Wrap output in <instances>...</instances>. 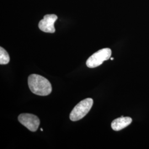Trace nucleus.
I'll return each mask as SVG.
<instances>
[{
	"label": "nucleus",
	"instance_id": "7ed1b4c3",
	"mask_svg": "<svg viewBox=\"0 0 149 149\" xmlns=\"http://www.w3.org/2000/svg\"><path fill=\"white\" fill-rule=\"evenodd\" d=\"M112 50L109 48H104L93 54L86 61V65L89 68H95L100 66L104 61L110 59Z\"/></svg>",
	"mask_w": 149,
	"mask_h": 149
},
{
	"label": "nucleus",
	"instance_id": "20e7f679",
	"mask_svg": "<svg viewBox=\"0 0 149 149\" xmlns=\"http://www.w3.org/2000/svg\"><path fill=\"white\" fill-rule=\"evenodd\" d=\"M18 121L30 131L35 132L40 124V120L35 115L28 113L21 114L18 116Z\"/></svg>",
	"mask_w": 149,
	"mask_h": 149
},
{
	"label": "nucleus",
	"instance_id": "39448f33",
	"mask_svg": "<svg viewBox=\"0 0 149 149\" xmlns=\"http://www.w3.org/2000/svg\"><path fill=\"white\" fill-rule=\"evenodd\" d=\"M57 19L58 16L55 15H47L44 16L43 19L39 23V28L43 32L54 33L55 32L54 23Z\"/></svg>",
	"mask_w": 149,
	"mask_h": 149
},
{
	"label": "nucleus",
	"instance_id": "423d86ee",
	"mask_svg": "<svg viewBox=\"0 0 149 149\" xmlns=\"http://www.w3.org/2000/svg\"><path fill=\"white\" fill-rule=\"evenodd\" d=\"M132 122V119L130 117L118 118L114 119L111 124V127L113 130L115 131H119L129 126Z\"/></svg>",
	"mask_w": 149,
	"mask_h": 149
},
{
	"label": "nucleus",
	"instance_id": "0eeeda50",
	"mask_svg": "<svg viewBox=\"0 0 149 149\" xmlns=\"http://www.w3.org/2000/svg\"><path fill=\"white\" fill-rule=\"evenodd\" d=\"M10 61V58L7 51L5 49L0 48V64L6 65Z\"/></svg>",
	"mask_w": 149,
	"mask_h": 149
},
{
	"label": "nucleus",
	"instance_id": "1a4fd4ad",
	"mask_svg": "<svg viewBox=\"0 0 149 149\" xmlns=\"http://www.w3.org/2000/svg\"><path fill=\"white\" fill-rule=\"evenodd\" d=\"M111 60H113V59H114V58H111Z\"/></svg>",
	"mask_w": 149,
	"mask_h": 149
},
{
	"label": "nucleus",
	"instance_id": "6e6552de",
	"mask_svg": "<svg viewBox=\"0 0 149 149\" xmlns=\"http://www.w3.org/2000/svg\"><path fill=\"white\" fill-rule=\"evenodd\" d=\"M41 131H42V132H43V129H42H42H41Z\"/></svg>",
	"mask_w": 149,
	"mask_h": 149
},
{
	"label": "nucleus",
	"instance_id": "f03ea898",
	"mask_svg": "<svg viewBox=\"0 0 149 149\" xmlns=\"http://www.w3.org/2000/svg\"><path fill=\"white\" fill-rule=\"evenodd\" d=\"M93 101L88 98L79 103L70 114V119L71 121L76 122L82 119L86 116L93 106Z\"/></svg>",
	"mask_w": 149,
	"mask_h": 149
},
{
	"label": "nucleus",
	"instance_id": "f257e3e1",
	"mask_svg": "<svg viewBox=\"0 0 149 149\" xmlns=\"http://www.w3.org/2000/svg\"><path fill=\"white\" fill-rule=\"evenodd\" d=\"M28 83L32 93L36 95L48 96L52 92V86L50 82L40 75L31 74L28 77Z\"/></svg>",
	"mask_w": 149,
	"mask_h": 149
}]
</instances>
